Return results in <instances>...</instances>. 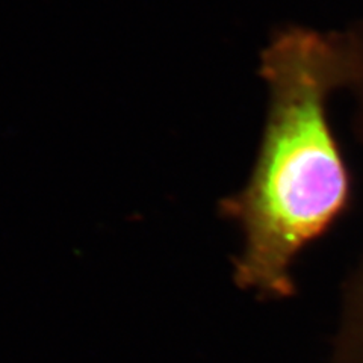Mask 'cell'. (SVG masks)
<instances>
[{"label": "cell", "mask_w": 363, "mask_h": 363, "mask_svg": "<svg viewBox=\"0 0 363 363\" xmlns=\"http://www.w3.org/2000/svg\"><path fill=\"white\" fill-rule=\"evenodd\" d=\"M259 76L268 89L259 150L245 185L221 199L218 211L242 233L235 285L277 301L297 294V259L354 201V179L328 117L345 79L336 32L280 28L260 52Z\"/></svg>", "instance_id": "obj_1"}, {"label": "cell", "mask_w": 363, "mask_h": 363, "mask_svg": "<svg viewBox=\"0 0 363 363\" xmlns=\"http://www.w3.org/2000/svg\"><path fill=\"white\" fill-rule=\"evenodd\" d=\"M344 89L354 97V130L363 144V21L337 32ZM332 363H363V256L344 283Z\"/></svg>", "instance_id": "obj_2"}]
</instances>
